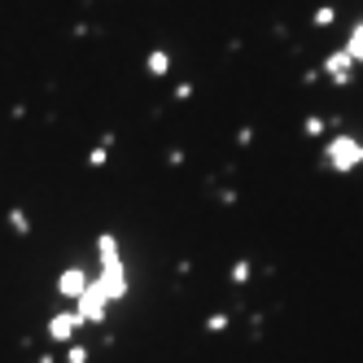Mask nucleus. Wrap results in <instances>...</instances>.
<instances>
[{
	"label": "nucleus",
	"mask_w": 363,
	"mask_h": 363,
	"mask_svg": "<svg viewBox=\"0 0 363 363\" xmlns=\"http://www.w3.org/2000/svg\"><path fill=\"white\" fill-rule=\"evenodd\" d=\"M96 250H101V272L92 276V285L110 298V306L114 302H123L127 293H131V276H127V267H123V258H119V241H114L110 232L96 241Z\"/></svg>",
	"instance_id": "1"
},
{
	"label": "nucleus",
	"mask_w": 363,
	"mask_h": 363,
	"mask_svg": "<svg viewBox=\"0 0 363 363\" xmlns=\"http://www.w3.org/2000/svg\"><path fill=\"white\" fill-rule=\"evenodd\" d=\"M324 162L333 167L337 175H350L355 167H363V145L355 136H333L324 145Z\"/></svg>",
	"instance_id": "2"
},
{
	"label": "nucleus",
	"mask_w": 363,
	"mask_h": 363,
	"mask_svg": "<svg viewBox=\"0 0 363 363\" xmlns=\"http://www.w3.org/2000/svg\"><path fill=\"white\" fill-rule=\"evenodd\" d=\"M105 316H110V298L88 280V289L75 298V320H79V324H101Z\"/></svg>",
	"instance_id": "3"
},
{
	"label": "nucleus",
	"mask_w": 363,
	"mask_h": 363,
	"mask_svg": "<svg viewBox=\"0 0 363 363\" xmlns=\"http://www.w3.org/2000/svg\"><path fill=\"white\" fill-rule=\"evenodd\" d=\"M88 289V276H84V267H66L61 276H57V293H61V298H79V293H84Z\"/></svg>",
	"instance_id": "4"
},
{
	"label": "nucleus",
	"mask_w": 363,
	"mask_h": 363,
	"mask_svg": "<svg viewBox=\"0 0 363 363\" xmlns=\"http://www.w3.org/2000/svg\"><path fill=\"white\" fill-rule=\"evenodd\" d=\"M324 71H328V79H350L355 75V61H350V53H346V48H337V53H328V61H324Z\"/></svg>",
	"instance_id": "5"
},
{
	"label": "nucleus",
	"mask_w": 363,
	"mask_h": 363,
	"mask_svg": "<svg viewBox=\"0 0 363 363\" xmlns=\"http://www.w3.org/2000/svg\"><path fill=\"white\" fill-rule=\"evenodd\" d=\"M75 328H79L75 311H66V316H53V320H48V337H53V341H71Z\"/></svg>",
	"instance_id": "6"
},
{
	"label": "nucleus",
	"mask_w": 363,
	"mask_h": 363,
	"mask_svg": "<svg viewBox=\"0 0 363 363\" xmlns=\"http://www.w3.org/2000/svg\"><path fill=\"white\" fill-rule=\"evenodd\" d=\"M346 53H350V61H355V66H363V22L350 31V40H346Z\"/></svg>",
	"instance_id": "7"
},
{
	"label": "nucleus",
	"mask_w": 363,
	"mask_h": 363,
	"mask_svg": "<svg viewBox=\"0 0 363 363\" xmlns=\"http://www.w3.org/2000/svg\"><path fill=\"white\" fill-rule=\"evenodd\" d=\"M167 66H171L167 53H149V75H167Z\"/></svg>",
	"instance_id": "8"
},
{
	"label": "nucleus",
	"mask_w": 363,
	"mask_h": 363,
	"mask_svg": "<svg viewBox=\"0 0 363 363\" xmlns=\"http://www.w3.org/2000/svg\"><path fill=\"white\" fill-rule=\"evenodd\" d=\"M71 363H88V346H71V355H66Z\"/></svg>",
	"instance_id": "9"
}]
</instances>
